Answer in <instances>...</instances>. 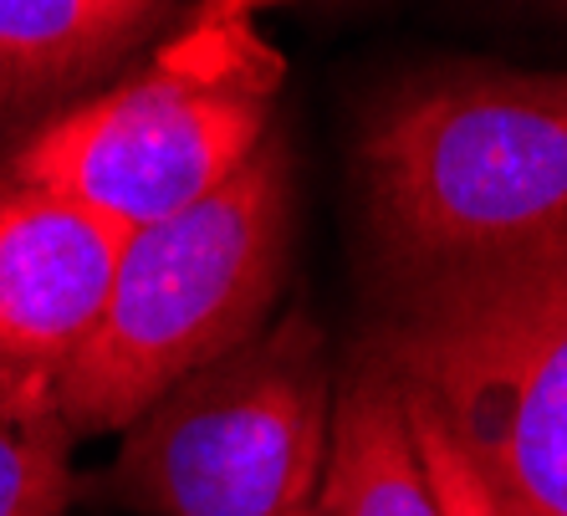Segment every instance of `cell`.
Here are the masks:
<instances>
[{
    "label": "cell",
    "instance_id": "cell-1",
    "mask_svg": "<svg viewBox=\"0 0 567 516\" xmlns=\"http://www.w3.org/2000/svg\"><path fill=\"white\" fill-rule=\"evenodd\" d=\"M358 343L440 414L506 516H567V220L379 271Z\"/></svg>",
    "mask_w": 567,
    "mask_h": 516
},
{
    "label": "cell",
    "instance_id": "cell-2",
    "mask_svg": "<svg viewBox=\"0 0 567 516\" xmlns=\"http://www.w3.org/2000/svg\"><path fill=\"white\" fill-rule=\"evenodd\" d=\"M291 251V148L266 133L220 189L128 230L93 338L56 373L72 435L128 430L164 389L266 328Z\"/></svg>",
    "mask_w": 567,
    "mask_h": 516
},
{
    "label": "cell",
    "instance_id": "cell-3",
    "mask_svg": "<svg viewBox=\"0 0 567 516\" xmlns=\"http://www.w3.org/2000/svg\"><path fill=\"white\" fill-rule=\"evenodd\" d=\"M271 0H199L144 66L31 133L6 179L93 205L138 230L220 189L277 128L287 62Z\"/></svg>",
    "mask_w": 567,
    "mask_h": 516
},
{
    "label": "cell",
    "instance_id": "cell-4",
    "mask_svg": "<svg viewBox=\"0 0 567 516\" xmlns=\"http://www.w3.org/2000/svg\"><path fill=\"white\" fill-rule=\"evenodd\" d=\"M379 271H424L567 220V72L450 66L358 144Z\"/></svg>",
    "mask_w": 567,
    "mask_h": 516
},
{
    "label": "cell",
    "instance_id": "cell-5",
    "mask_svg": "<svg viewBox=\"0 0 567 516\" xmlns=\"http://www.w3.org/2000/svg\"><path fill=\"white\" fill-rule=\"evenodd\" d=\"M332 394L328 338L307 312H287L185 373L123 430L107 496L144 516L302 512L328 465Z\"/></svg>",
    "mask_w": 567,
    "mask_h": 516
},
{
    "label": "cell",
    "instance_id": "cell-6",
    "mask_svg": "<svg viewBox=\"0 0 567 516\" xmlns=\"http://www.w3.org/2000/svg\"><path fill=\"white\" fill-rule=\"evenodd\" d=\"M128 226L93 205L0 179V369L62 373L93 338Z\"/></svg>",
    "mask_w": 567,
    "mask_h": 516
},
{
    "label": "cell",
    "instance_id": "cell-7",
    "mask_svg": "<svg viewBox=\"0 0 567 516\" xmlns=\"http://www.w3.org/2000/svg\"><path fill=\"white\" fill-rule=\"evenodd\" d=\"M322 516H440L414 451L404 389L363 343H353L328 424V465L317 486Z\"/></svg>",
    "mask_w": 567,
    "mask_h": 516
},
{
    "label": "cell",
    "instance_id": "cell-8",
    "mask_svg": "<svg viewBox=\"0 0 567 516\" xmlns=\"http://www.w3.org/2000/svg\"><path fill=\"white\" fill-rule=\"evenodd\" d=\"M164 16L154 0H0V118L107 72Z\"/></svg>",
    "mask_w": 567,
    "mask_h": 516
},
{
    "label": "cell",
    "instance_id": "cell-9",
    "mask_svg": "<svg viewBox=\"0 0 567 516\" xmlns=\"http://www.w3.org/2000/svg\"><path fill=\"white\" fill-rule=\"evenodd\" d=\"M72 440L52 373L0 369V516L66 512Z\"/></svg>",
    "mask_w": 567,
    "mask_h": 516
},
{
    "label": "cell",
    "instance_id": "cell-10",
    "mask_svg": "<svg viewBox=\"0 0 567 516\" xmlns=\"http://www.w3.org/2000/svg\"><path fill=\"white\" fill-rule=\"evenodd\" d=\"M404 410H410L414 451L424 461V476H430V491H435V502H440V516H506L496 506V496L486 491V481L475 476V465L465 461V451L450 440L440 414L420 394H410V389H404Z\"/></svg>",
    "mask_w": 567,
    "mask_h": 516
},
{
    "label": "cell",
    "instance_id": "cell-11",
    "mask_svg": "<svg viewBox=\"0 0 567 516\" xmlns=\"http://www.w3.org/2000/svg\"><path fill=\"white\" fill-rule=\"evenodd\" d=\"M291 516H322V512H317V506H302V512H291Z\"/></svg>",
    "mask_w": 567,
    "mask_h": 516
},
{
    "label": "cell",
    "instance_id": "cell-12",
    "mask_svg": "<svg viewBox=\"0 0 567 516\" xmlns=\"http://www.w3.org/2000/svg\"><path fill=\"white\" fill-rule=\"evenodd\" d=\"M154 6H169V0H154Z\"/></svg>",
    "mask_w": 567,
    "mask_h": 516
}]
</instances>
